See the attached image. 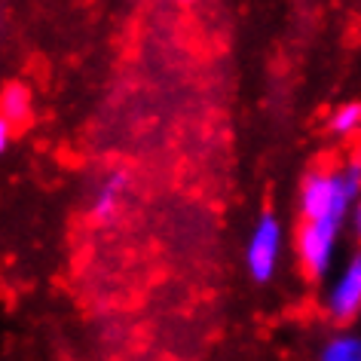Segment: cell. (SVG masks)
<instances>
[{
    "instance_id": "obj_1",
    "label": "cell",
    "mask_w": 361,
    "mask_h": 361,
    "mask_svg": "<svg viewBox=\"0 0 361 361\" xmlns=\"http://www.w3.org/2000/svg\"><path fill=\"white\" fill-rule=\"evenodd\" d=\"M361 200V159H349L340 169H319L303 178L300 218H340L346 221L352 205Z\"/></svg>"
},
{
    "instance_id": "obj_2",
    "label": "cell",
    "mask_w": 361,
    "mask_h": 361,
    "mask_svg": "<svg viewBox=\"0 0 361 361\" xmlns=\"http://www.w3.org/2000/svg\"><path fill=\"white\" fill-rule=\"evenodd\" d=\"M340 218H303L300 230H297V257H300V267L310 279H322L328 273L340 239Z\"/></svg>"
},
{
    "instance_id": "obj_3",
    "label": "cell",
    "mask_w": 361,
    "mask_h": 361,
    "mask_svg": "<svg viewBox=\"0 0 361 361\" xmlns=\"http://www.w3.org/2000/svg\"><path fill=\"white\" fill-rule=\"evenodd\" d=\"M279 255H282V224L276 214H260L255 233L248 239L245 260H248V273L255 282H269L276 276Z\"/></svg>"
},
{
    "instance_id": "obj_4",
    "label": "cell",
    "mask_w": 361,
    "mask_h": 361,
    "mask_svg": "<svg viewBox=\"0 0 361 361\" xmlns=\"http://www.w3.org/2000/svg\"><path fill=\"white\" fill-rule=\"evenodd\" d=\"M324 310H328L331 322H337V324H349L352 319H358V312H361V251L355 257H349V264L343 267L337 282L331 285Z\"/></svg>"
},
{
    "instance_id": "obj_5",
    "label": "cell",
    "mask_w": 361,
    "mask_h": 361,
    "mask_svg": "<svg viewBox=\"0 0 361 361\" xmlns=\"http://www.w3.org/2000/svg\"><path fill=\"white\" fill-rule=\"evenodd\" d=\"M126 190H129V171L116 169L114 175H107V180L98 187V193L92 200V209H89L92 212V221H98V224L114 221L116 212H120V205H123Z\"/></svg>"
},
{
    "instance_id": "obj_6",
    "label": "cell",
    "mask_w": 361,
    "mask_h": 361,
    "mask_svg": "<svg viewBox=\"0 0 361 361\" xmlns=\"http://www.w3.org/2000/svg\"><path fill=\"white\" fill-rule=\"evenodd\" d=\"M328 129L340 138H349V135L361 132V102H343L331 111L328 116Z\"/></svg>"
},
{
    "instance_id": "obj_7",
    "label": "cell",
    "mask_w": 361,
    "mask_h": 361,
    "mask_svg": "<svg viewBox=\"0 0 361 361\" xmlns=\"http://www.w3.org/2000/svg\"><path fill=\"white\" fill-rule=\"evenodd\" d=\"M319 361H361V337L355 334H340L324 343Z\"/></svg>"
},
{
    "instance_id": "obj_8",
    "label": "cell",
    "mask_w": 361,
    "mask_h": 361,
    "mask_svg": "<svg viewBox=\"0 0 361 361\" xmlns=\"http://www.w3.org/2000/svg\"><path fill=\"white\" fill-rule=\"evenodd\" d=\"M31 114V104H28V92L22 86H6L4 92V120L10 126H19L28 120Z\"/></svg>"
},
{
    "instance_id": "obj_9",
    "label": "cell",
    "mask_w": 361,
    "mask_h": 361,
    "mask_svg": "<svg viewBox=\"0 0 361 361\" xmlns=\"http://www.w3.org/2000/svg\"><path fill=\"white\" fill-rule=\"evenodd\" d=\"M349 221H352V233H355V239H358V245H361V200H358L355 205H352Z\"/></svg>"
},
{
    "instance_id": "obj_10",
    "label": "cell",
    "mask_w": 361,
    "mask_h": 361,
    "mask_svg": "<svg viewBox=\"0 0 361 361\" xmlns=\"http://www.w3.org/2000/svg\"><path fill=\"white\" fill-rule=\"evenodd\" d=\"M178 4H193V0H178Z\"/></svg>"
},
{
    "instance_id": "obj_11",
    "label": "cell",
    "mask_w": 361,
    "mask_h": 361,
    "mask_svg": "<svg viewBox=\"0 0 361 361\" xmlns=\"http://www.w3.org/2000/svg\"><path fill=\"white\" fill-rule=\"evenodd\" d=\"M358 159H361V147H358Z\"/></svg>"
}]
</instances>
